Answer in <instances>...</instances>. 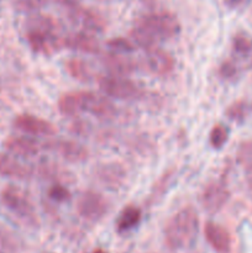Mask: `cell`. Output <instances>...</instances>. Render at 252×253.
<instances>
[{"label": "cell", "mask_w": 252, "mask_h": 253, "mask_svg": "<svg viewBox=\"0 0 252 253\" xmlns=\"http://www.w3.org/2000/svg\"><path fill=\"white\" fill-rule=\"evenodd\" d=\"M63 46L66 48L89 54H98L101 52L99 40L94 36V34L83 31V30L67 35L63 39Z\"/></svg>", "instance_id": "13"}, {"label": "cell", "mask_w": 252, "mask_h": 253, "mask_svg": "<svg viewBox=\"0 0 252 253\" xmlns=\"http://www.w3.org/2000/svg\"><path fill=\"white\" fill-rule=\"evenodd\" d=\"M66 69L71 77L79 82H90L93 71L85 61L81 58H71L66 62Z\"/></svg>", "instance_id": "19"}, {"label": "cell", "mask_w": 252, "mask_h": 253, "mask_svg": "<svg viewBox=\"0 0 252 253\" xmlns=\"http://www.w3.org/2000/svg\"><path fill=\"white\" fill-rule=\"evenodd\" d=\"M108 47L110 51L120 52V53H131L135 49V46L131 41L124 37H116L108 42Z\"/></svg>", "instance_id": "23"}, {"label": "cell", "mask_w": 252, "mask_h": 253, "mask_svg": "<svg viewBox=\"0 0 252 253\" xmlns=\"http://www.w3.org/2000/svg\"><path fill=\"white\" fill-rule=\"evenodd\" d=\"M141 217H142L141 209L132 207V205L126 207L125 209L120 212L118 220H116V230H118V232H120V234L131 231V230L135 229V227L140 224Z\"/></svg>", "instance_id": "18"}, {"label": "cell", "mask_w": 252, "mask_h": 253, "mask_svg": "<svg viewBox=\"0 0 252 253\" xmlns=\"http://www.w3.org/2000/svg\"><path fill=\"white\" fill-rule=\"evenodd\" d=\"M199 234V216L193 208L187 207L175 212L165 229V240L173 252L190 249Z\"/></svg>", "instance_id": "2"}, {"label": "cell", "mask_w": 252, "mask_h": 253, "mask_svg": "<svg viewBox=\"0 0 252 253\" xmlns=\"http://www.w3.org/2000/svg\"><path fill=\"white\" fill-rule=\"evenodd\" d=\"M0 253H2V252H0Z\"/></svg>", "instance_id": "32"}, {"label": "cell", "mask_w": 252, "mask_h": 253, "mask_svg": "<svg viewBox=\"0 0 252 253\" xmlns=\"http://www.w3.org/2000/svg\"><path fill=\"white\" fill-rule=\"evenodd\" d=\"M77 210L86 221L96 222L105 216L109 210V204L108 200L100 193L86 190L79 197Z\"/></svg>", "instance_id": "6"}, {"label": "cell", "mask_w": 252, "mask_h": 253, "mask_svg": "<svg viewBox=\"0 0 252 253\" xmlns=\"http://www.w3.org/2000/svg\"><path fill=\"white\" fill-rule=\"evenodd\" d=\"M49 198H52L56 202H66L69 199V190L61 184H56L51 187L48 192Z\"/></svg>", "instance_id": "27"}, {"label": "cell", "mask_w": 252, "mask_h": 253, "mask_svg": "<svg viewBox=\"0 0 252 253\" xmlns=\"http://www.w3.org/2000/svg\"><path fill=\"white\" fill-rule=\"evenodd\" d=\"M98 178L108 187H116L123 183L125 172L119 165H105L99 168Z\"/></svg>", "instance_id": "20"}, {"label": "cell", "mask_w": 252, "mask_h": 253, "mask_svg": "<svg viewBox=\"0 0 252 253\" xmlns=\"http://www.w3.org/2000/svg\"><path fill=\"white\" fill-rule=\"evenodd\" d=\"M99 88L106 96L120 99V100H133L140 98L142 94V90L137 84L126 77L115 76V74L99 79Z\"/></svg>", "instance_id": "5"}, {"label": "cell", "mask_w": 252, "mask_h": 253, "mask_svg": "<svg viewBox=\"0 0 252 253\" xmlns=\"http://www.w3.org/2000/svg\"><path fill=\"white\" fill-rule=\"evenodd\" d=\"M72 108L74 114L89 113L98 118H110L115 115V105L101 94L93 91H72Z\"/></svg>", "instance_id": "3"}, {"label": "cell", "mask_w": 252, "mask_h": 253, "mask_svg": "<svg viewBox=\"0 0 252 253\" xmlns=\"http://www.w3.org/2000/svg\"><path fill=\"white\" fill-rule=\"evenodd\" d=\"M220 73H221V76L225 77V78H231V77H234L235 73H236V68H235V66L232 63L226 62V63L222 64L221 68H220Z\"/></svg>", "instance_id": "28"}, {"label": "cell", "mask_w": 252, "mask_h": 253, "mask_svg": "<svg viewBox=\"0 0 252 253\" xmlns=\"http://www.w3.org/2000/svg\"><path fill=\"white\" fill-rule=\"evenodd\" d=\"M245 111H246V105L241 101L232 104L229 109H227L226 114L227 118L231 119L234 121H241L245 118Z\"/></svg>", "instance_id": "25"}, {"label": "cell", "mask_w": 252, "mask_h": 253, "mask_svg": "<svg viewBox=\"0 0 252 253\" xmlns=\"http://www.w3.org/2000/svg\"><path fill=\"white\" fill-rule=\"evenodd\" d=\"M15 128L30 136H52L56 127L49 121L31 114H20L14 120Z\"/></svg>", "instance_id": "9"}, {"label": "cell", "mask_w": 252, "mask_h": 253, "mask_svg": "<svg viewBox=\"0 0 252 253\" xmlns=\"http://www.w3.org/2000/svg\"><path fill=\"white\" fill-rule=\"evenodd\" d=\"M240 163L244 166L246 172L252 178V142H244L237 152Z\"/></svg>", "instance_id": "22"}, {"label": "cell", "mask_w": 252, "mask_h": 253, "mask_svg": "<svg viewBox=\"0 0 252 253\" xmlns=\"http://www.w3.org/2000/svg\"><path fill=\"white\" fill-rule=\"evenodd\" d=\"M34 174V169L24 163L21 158L10 153H0V175L12 179L25 180Z\"/></svg>", "instance_id": "14"}, {"label": "cell", "mask_w": 252, "mask_h": 253, "mask_svg": "<svg viewBox=\"0 0 252 253\" xmlns=\"http://www.w3.org/2000/svg\"><path fill=\"white\" fill-rule=\"evenodd\" d=\"M69 19L74 25L81 27L83 31L91 32V34H98L105 30L106 22L101 15L94 10L86 9V7L78 6L72 7L69 12Z\"/></svg>", "instance_id": "10"}, {"label": "cell", "mask_w": 252, "mask_h": 253, "mask_svg": "<svg viewBox=\"0 0 252 253\" xmlns=\"http://www.w3.org/2000/svg\"><path fill=\"white\" fill-rule=\"evenodd\" d=\"M26 40L30 47L36 53L49 54L63 46V40L59 39L56 30H42L36 27H27Z\"/></svg>", "instance_id": "7"}, {"label": "cell", "mask_w": 252, "mask_h": 253, "mask_svg": "<svg viewBox=\"0 0 252 253\" xmlns=\"http://www.w3.org/2000/svg\"><path fill=\"white\" fill-rule=\"evenodd\" d=\"M93 253H105V252H104L103 250H100V249H99V250H95V251H94Z\"/></svg>", "instance_id": "31"}, {"label": "cell", "mask_w": 252, "mask_h": 253, "mask_svg": "<svg viewBox=\"0 0 252 253\" xmlns=\"http://www.w3.org/2000/svg\"><path fill=\"white\" fill-rule=\"evenodd\" d=\"M179 32L180 24L175 15L167 11L151 12L136 21L131 30V39L136 46L148 49L173 39Z\"/></svg>", "instance_id": "1"}, {"label": "cell", "mask_w": 252, "mask_h": 253, "mask_svg": "<svg viewBox=\"0 0 252 253\" xmlns=\"http://www.w3.org/2000/svg\"><path fill=\"white\" fill-rule=\"evenodd\" d=\"M56 1L58 2V4L63 5V6H67L69 7V9H72V7L78 6L81 0H56Z\"/></svg>", "instance_id": "29"}, {"label": "cell", "mask_w": 252, "mask_h": 253, "mask_svg": "<svg viewBox=\"0 0 252 253\" xmlns=\"http://www.w3.org/2000/svg\"><path fill=\"white\" fill-rule=\"evenodd\" d=\"M230 199V192L222 182H212L202 193L200 202L203 208L210 214L220 211Z\"/></svg>", "instance_id": "12"}, {"label": "cell", "mask_w": 252, "mask_h": 253, "mask_svg": "<svg viewBox=\"0 0 252 253\" xmlns=\"http://www.w3.org/2000/svg\"><path fill=\"white\" fill-rule=\"evenodd\" d=\"M146 66L157 76H167L174 68V58L160 47H152L146 49Z\"/></svg>", "instance_id": "15"}, {"label": "cell", "mask_w": 252, "mask_h": 253, "mask_svg": "<svg viewBox=\"0 0 252 253\" xmlns=\"http://www.w3.org/2000/svg\"><path fill=\"white\" fill-rule=\"evenodd\" d=\"M4 148L10 155L19 158H29L39 155L43 146L34 136L22 135L7 137L4 142Z\"/></svg>", "instance_id": "11"}, {"label": "cell", "mask_w": 252, "mask_h": 253, "mask_svg": "<svg viewBox=\"0 0 252 253\" xmlns=\"http://www.w3.org/2000/svg\"><path fill=\"white\" fill-rule=\"evenodd\" d=\"M127 54L128 53H120V52L114 51L106 52L101 57V62L111 72V74L126 77L137 69L136 62Z\"/></svg>", "instance_id": "16"}, {"label": "cell", "mask_w": 252, "mask_h": 253, "mask_svg": "<svg viewBox=\"0 0 252 253\" xmlns=\"http://www.w3.org/2000/svg\"><path fill=\"white\" fill-rule=\"evenodd\" d=\"M43 148L49 151H53L57 155L61 156L63 160L72 163L84 162L88 158V151L81 143L72 140H63V138H57L51 140L48 142L42 143Z\"/></svg>", "instance_id": "8"}, {"label": "cell", "mask_w": 252, "mask_h": 253, "mask_svg": "<svg viewBox=\"0 0 252 253\" xmlns=\"http://www.w3.org/2000/svg\"><path fill=\"white\" fill-rule=\"evenodd\" d=\"M245 1H246V0H225L226 5H229V6H231V7L239 6V5H241L242 2H245Z\"/></svg>", "instance_id": "30"}, {"label": "cell", "mask_w": 252, "mask_h": 253, "mask_svg": "<svg viewBox=\"0 0 252 253\" xmlns=\"http://www.w3.org/2000/svg\"><path fill=\"white\" fill-rule=\"evenodd\" d=\"M234 49L237 53H249L252 49V41L246 36H236L234 39Z\"/></svg>", "instance_id": "26"}, {"label": "cell", "mask_w": 252, "mask_h": 253, "mask_svg": "<svg viewBox=\"0 0 252 253\" xmlns=\"http://www.w3.org/2000/svg\"><path fill=\"white\" fill-rule=\"evenodd\" d=\"M47 0H16L15 1V6L17 10L24 12H34L41 9Z\"/></svg>", "instance_id": "24"}, {"label": "cell", "mask_w": 252, "mask_h": 253, "mask_svg": "<svg viewBox=\"0 0 252 253\" xmlns=\"http://www.w3.org/2000/svg\"><path fill=\"white\" fill-rule=\"evenodd\" d=\"M204 235L210 246L217 253H229L231 250V237L221 225L208 221L204 226Z\"/></svg>", "instance_id": "17"}, {"label": "cell", "mask_w": 252, "mask_h": 253, "mask_svg": "<svg viewBox=\"0 0 252 253\" xmlns=\"http://www.w3.org/2000/svg\"><path fill=\"white\" fill-rule=\"evenodd\" d=\"M229 138V130L221 124H217L210 132V143L214 148H221Z\"/></svg>", "instance_id": "21"}, {"label": "cell", "mask_w": 252, "mask_h": 253, "mask_svg": "<svg viewBox=\"0 0 252 253\" xmlns=\"http://www.w3.org/2000/svg\"><path fill=\"white\" fill-rule=\"evenodd\" d=\"M0 200L1 204L17 217L26 221L27 224H36V212L34 205L26 193L21 189L16 187L5 188Z\"/></svg>", "instance_id": "4"}]
</instances>
